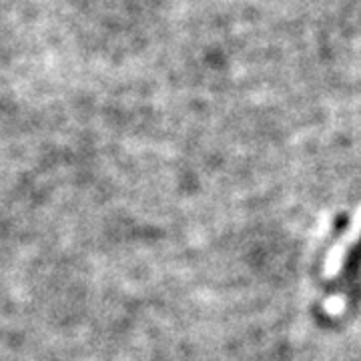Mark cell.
<instances>
[{
    "instance_id": "cell-2",
    "label": "cell",
    "mask_w": 361,
    "mask_h": 361,
    "mask_svg": "<svg viewBox=\"0 0 361 361\" xmlns=\"http://www.w3.org/2000/svg\"><path fill=\"white\" fill-rule=\"evenodd\" d=\"M343 310H345V299L341 295L329 297V299L325 301V311L331 313V315H339Z\"/></svg>"
},
{
    "instance_id": "cell-1",
    "label": "cell",
    "mask_w": 361,
    "mask_h": 361,
    "mask_svg": "<svg viewBox=\"0 0 361 361\" xmlns=\"http://www.w3.org/2000/svg\"><path fill=\"white\" fill-rule=\"evenodd\" d=\"M361 239V205L355 213V217L351 221V227L349 231L339 239L336 243V247L329 251V255L325 259V277H336L339 269L343 267V261H345V255L351 251V247L355 245Z\"/></svg>"
}]
</instances>
